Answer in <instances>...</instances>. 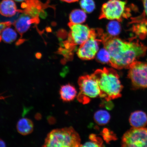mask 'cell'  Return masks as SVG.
Listing matches in <instances>:
<instances>
[{
    "label": "cell",
    "mask_w": 147,
    "mask_h": 147,
    "mask_svg": "<svg viewBox=\"0 0 147 147\" xmlns=\"http://www.w3.org/2000/svg\"><path fill=\"white\" fill-rule=\"evenodd\" d=\"M100 37L109 53V64L115 69H129L136 60L146 55L147 47L139 41H125L103 32Z\"/></svg>",
    "instance_id": "6da1fadb"
},
{
    "label": "cell",
    "mask_w": 147,
    "mask_h": 147,
    "mask_svg": "<svg viewBox=\"0 0 147 147\" xmlns=\"http://www.w3.org/2000/svg\"><path fill=\"white\" fill-rule=\"evenodd\" d=\"M92 75L98 83L101 98L110 101L121 97L123 86L114 69L104 67L96 70Z\"/></svg>",
    "instance_id": "7a4b0ae2"
},
{
    "label": "cell",
    "mask_w": 147,
    "mask_h": 147,
    "mask_svg": "<svg viewBox=\"0 0 147 147\" xmlns=\"http://www.w3.org/2000/svg\"><path fill=\"white\" fill-rule=\"evenodd\" d=\"M78 134L71 127L53 130L45 140L44 147H78L81 146Z\"/></svg>",
    "instance_id": "3957f363"
},
{
    "label": "cell",
    "mask_w": 147,
    "mask_h": 147,
    "mask_svg": "<svg viewBox=\"0 0 147 147\" xmlns=\"http://www.w3.org/2000/svg\"><path fill=\"white\" fill-rule=\"evenodd\" d=\"M126 5V1L109 0L102 5L99 19L122 22L124 18H127L130 15L129 8Z\"/></svg>",
    "instance_id": "277c9868"
},
{
    "label": "cell",
    "mask_w": 147,
    "mask_h": 147,
    "mask_svg": "<svg viewBox=\"0 0 147 147\" xmlns=\"http://www.w3.org/2000/svg\"><path fill=\"white\" fill-rule=\"evenodd\" d=\"M80 92L77 99L81 103H89L91 99L100 96V91L98 83L92 74L80 77L78 80Z\"/></svg>",
    "instance_id": "5b68a950"
},
{
    "label": "cell",
    "mask_w": 147,
    "mask_h": 147,
    "mask_svg": "<svg viewBox=\"0 0 147 147\" xmlns=\"http://www.w3.org/2000/svg\"><path fill=\"white\" fill-rule=\"evenodd\" d=\"M98 34V30L96 32L95 29H92L89 38L80 45L77 54L81 59L90 60L95 57L98 50L99 45L102 42L101 38H97Z\"/></svg>",
    "instance_id": "8992f818"
},
{
    "label": "cell",
    "mask_w": 147,
    "mask_h": 147,
    "mask_svg": "<svg viewBox=\"0 0 147 147\" xmlns=\"http://www.w3.org/2000/svg\"><path fill=\"white\" fill-rule=\"evenodd\" d=\"M123 147H147V128L133 127L123 136Z\"/></svg>",
    "instance_id": "52a82bcc"
},
{
    "label": "cell",
    "mask_w": 147,
    "mask_h": 147,
    "mask_svg": "<svg viewBox=\"0 0 147 147\" xmlns=\"http://www.w3.org/2000/svg\"><path fill=\"white\" fill-rule=\"evenodd\" d=\"M128 77L134 87L147 88V63L134 61L129 68Z\"/></svg>",
    "instance_id": "ba28073f"
},
{
    "label": "cell",
    "mask_w": 147,
    "mask_h": 147,
    "mask_svg": "<svg viewBox=\"0 0 147 147\" xmlns=\"http://www.w3.org/2000/svg\"><path fill=\"white\" fill-rule=\"evenodd\" d=\"M68 26L70 30L67 41L65 42L71 47L80 45L89 38L92 29H90L87 25L74 24L70 22Z\"/></svg>",
    "instance_id": "9c48e42d"
},
{
    "label": "cell",
    "mask_w": 147,
    "mask_h": 147,
    "mask_svg": "<svg viewBox=\"0 0 147 147\" xmlns=\"http://www.w3.org/2000/svg\"><path fill=\"white\" fill-rule=\"evenodd\" d=\"M49 1L47 3H42L39 0H26L25 2L22 4V13H24L31 17L39 18L40 15L45 13L44 9L51 7L49 5Z\"/></svg>",
    "instance_id": "30bf717a"
},
{
    "label": "cell",
    "mask_w": 147,
    "mask_h": 147,
    "mask_svg": "<svg viewBox=\"0 0 147 147\" xmlns=\"http://www.w3.org/2000/svg\"><path fill=\"white\" fill-rule=\"evenodd\" d=\"M39 22V18H33L23 13L14 22L13 25L22 38L24 34L28 30L32 24H37Z\"/></svg>",
    "instance_id": "8fae6325"
},
{
    "label": "cell",
    "mask_w": 147,
    "mask_h": 147,
    "mask_svg": "<svg viewBox=\"0 0 147 147\" xmlns=\"http://www.w3.org/2000/svg\"><path fill=\"white\" fill-rule=\"evenodd\" d=\"M22 13V10H18L13 0H3L0 3V14L7 17H11L16 13Z\"/></svg>",
    "instance_id": "7c38bea8"
},
{
    "label": "cell",
    "mask_w": 147,
    "mask_h": 147,
    "mask_svg": "<svg viewBox=\"0 0 147 147\" xmlns=\"http://www.w3.org/2000/svg\"><path fill=\"white\" fill-rule=\"evenodd\" d=\"M129 122L133 127H144L147 124V115L142 111L134 112L130 115Z\"/></svg>",
    "instance_id": "4fadbf2b"
},
{
    "label": "cell",
    "mask_w": 147,
    "mask_h": 147,
    "mask_svg": "<svg viewBox=\"0 0 147 147\" xmlns=\"http://www.w3.org/2000/svg\"><path fill=\"white\" fill-rule=\"evenodd\" d=\"M60 98L64 102H69L73 100L77 96L76 88L70 84L62 86L60 90Z\"/></svg>",
    "instance_id": "5bb4252c"
},
{
    "label": "cell",
    "mask_w": 147,
    "mask_h": 147,
    "mask_svg": "<svg viewBox=\"0 0 147 147\" xmlns=\"http://www.w3.org/2000/svg\"><path fill=\"white\" fill-rule=\"evenodd\" d=\"M16 127L18 133L22 135H27L32 132L34 125L30 119L23 118L18 121Z\"/></svg>",
    "instance_id": "9a60e30c"
},
{
    "label": "cell",
    "mask_w": 147,
    "mask_h": 147,
    "mask_svg": "<svg viewBox=\"0 0 147 147\" xmlns=\"http://www.w3.org/2000/svg\"><path fill=\"white\" fill-rule=\"evenodd\" d=\"M87 16L83 10L76 9L71 12L69 15L70 22L73 23L81 24L86 21Z\"/></svg>",
    "instance_id": "2e32d148"
},
{
    "label": "cell",
    "mask_w": 147,
    "mask_h": 147,
    "mask_svg": "<svg viewBox=\"0 0 147 147\" xmlns=\"http://www.w3.org/2000/svg\"><path fill=\"white\" fill-rule=\"evenodd\" d=\"M94 118L97 124L102 126L109 122L110 116L109 113L106 110H100L95 113Z\"/></svg>",
    "instance_id": "e0dca14e"
},
{
    "label": "cell",
    "mask_w": 147,
    "mask_h": 147,
    "mask_svg": "<svg viewBox=\"0 0 147 147\" xmlns=\"http://www.w3.org/2000/svg\"><path fill=\"white\" fill-rule=\"evenodd\" d=\"M1 39L5 43H11L16 41L17 38V33L10 27L7 28L1 33Z\"/></svg>",
    "instance_id": "ac0fdd59"
},
{
    "label": "cell",
    "mask_w": 147,
    "mask_h": 147,
    "mask_svg": "<svg viewBox=\"0 0 147 147\" xmlns=\"http://www.w3.org/2000/svg\"><path fill=\"white\" fill-rule=\"evenodd\" d=\"M90 141L81 145V147H102L104 146L103 141L101 138L97 136L94 134H91L89 136Z\"/></svg>",
    "instance_id": "d6986e66"
},
{
    "label": "cell",
    "mask_w": 147,
    "mask_h": 147,
    "mask_svg": "<svg viewBox=\"0 0 147 147\" xmlns=\"http://www.w3.org/2000/svg\"><path fill=\"white\" fill-rule=\"evenodd\" d=\"M107 30L110 35L117 36L120 33L121 30L120 24L117 21L110 22L107 26Z\"/></svg>",
    "instance_id": "ffe728a7"
},
{
    "label": "cell",
    "mask_w": 147,
    "mask_h": 147,
    "mask_svg": "<svg viewBox=\"0 0 147 147\" xmlns=\"http://www.w3.org/2000/svg\"><path fill=\"white\" fill-rule=\"evenodd\" d=\"M80 5L82 10L87 13L92 12L95 8L94 0H81Z\"/></svg>",
    "instance_id": "44dd1931"
},
{
    "label": "cell",
    "mask_w": 147,
    "mask_h": 147,
    "mask_svg": "<svg viewBox=\"0 0 147 147\" xmlns=\"http://www.w3.org/2000/svg\"><path fill=\"white\" fill-rule=\"evenodd\" d=\"M96 59L97 61L101 63H109L110 57L109 53L104 48L97 53Z\"/></svg>",
    "instance_id": "7402d4cb"
},
{
    "label": "cell",
    "mask_w": 147,
    "mask_h": 147,
    "mask_svg": "<svg viewBox=\"0 0 147 147\" xmlns=\"http://www.w3.org/2000/svg\"><path fill=\"white\" fill-rule=\"evenodd\" d=\"M101 135L102 136L103 139L106 142L109 143L112 141H115L117 139L116 136L108 128H104L101 132Z\"/></svg>",
    "instance_id": "603a6c76"
},
{
    "label": "cell",
    "mask_w": 147,
    "mask_h": 147,
    "mask_svg": "<svg viewBox=\"0 0 147 147\" xmlns=\"http://www.w3.org/2000/svg\"><path fill=\"white\" fill-rule=\"evenodd\" d=\"M11 24L12 23L10 22H3L0 23V42L2 40L1 36L2 32L7 28L10 27Z\"/></svg>",
    "instance_id": "cb8c5ba5"
},
{
    "label": "cell",
    "mask_w": 147,
    "mask_h": 147,
    "mask_svg": "<svg viewBox=\"0 0 147 147\" xmlns=\"http://www.w3.org/2000/svg\"><path fill=\"white\" fill-rule=\"evenodd\" d=\"M144 6V13L147 16V0H142Z\"/></svg>",
    "instance_id": "d4e9b609"
},
{
    "label": "cell",
    "mask_w": 147,
    "mask_h": 147,
    "mask_svg": "<svg viewBox=\"0 0 147 147\" xmlns=\"http://www.w3.org/2000/svg\"><path fill=\"white\" fill-rule=\"evenodd\" d=\"M62 1L65 2L67 3H73L78 1L79 0H60Z\"/></svg>",
    "instance_id": "484cf974"
},
{
    "label": "cell",
    "mask_w": 147,
    "mask_h": 147,
    "mask_svg": "<svg viewBox=\"0 0 147 147\" xmlns=\"http://www.w3.org/2000/svg\"><path fill=\"white\" fill-rule=\"evenodd\" d=\"M5 142L2 140L0 139V147H5Z\"/></svg>",
    "instance_id": "4316f807"
},
{
    "label": "cell",
    "mask_w": 147,
    "mask_h": 147,
    "mask_svg": "<svg viewBox=\"0 0 147 147\" xmlns=\"http://www.w3.org/2000/svg\"><path fill=\"white\" fill-rule=\"evenodd\" d=\"M13 1L18 2H21L25 1L26 0H13Z\"/></svg>",
    "instance_id": "83f0119b"
}]
</instances>
